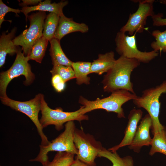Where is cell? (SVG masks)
I'll return each instance as SVG.
<instances>
[{"label": "cell", "mask_w": 166, "mask_h": 166, "mask_svg": "<svg viewBox=\"0 0 166 166\" xmlns=\"http://www.w3.org/2000/svg\"><path fill=\"white\" fill-rule=\"evenodd\" d=\"M140 63L136 59L120 56L104 76L102 81L104 91L111 93L118 90H125L136 94L130 76L132 72L140 65Z\"/></svg>", "instance_id": "cell-1"}, {"label": "cell", "mask_w": 166, "mask_h": 166, "mask_svg": "<svg viewBox=\"0 0 166 166\" xmlns=\"http://www.w3.org/2000/svg\"><path fill=\"white\" fill-rule=\"evenodd\" d=\"M138 96L125 90H119L111 93L107 97L102 99L97 98L94 101H89L81 96L79 103L82 105L80 108L81 113H87L97 109H103L108 112L116 113L118 117H125L122 105L127 102L136 98Z\"/></svg>", "instance_id": "cell-2"}, {"label": "cell", "mask_w": 166, "mask_h": 166, "mask_svg": "<svg viewBox=\"0 0 166 166\" xmlns=\"http://www.w3.org/2000/svg\"><path fill=\"white\" fill-rule=\"evenodd\" d=\"M64 131L58 136L52 140L47 145H40V151L38 156L30 162H38L43 166H45L49 162L48 156L50 151L66 152L77 155L78 151L74 141V132L76 128L73 121L66 123Z\"/></svg>", "instance_id": "cell-3"}, {"label": "cell", "mask_w": 166, "mask_h": 166, "mask_svg": "<svg viewBox=\"0 0 166 166\" xmlns=\"http://www.w3.org/2000/svg\"><path fill=\"white\" fill-rule=\"evenodd\" d=\"M166 93V80L155 87L144 90L141 96L133 100L134 104L139 108L145 109L152 120V132L154 135L165 128L160 122L159 115L160 103L159 99L161 95Z\"/></svg>", "instance_id": "cell-4"}, {"label": "cell", "mask_w": 166, "mask_h": 166, "mask_svg": "<svg viewBox=\"0 0 166 166\" xmlns=\"http://www.w3.org/2000/svg\"><path fill=\"white\" fill-rule=\"evenodd\" d=\"M44 95L39 93L29 101H20L11 99L7 96L0 97L1 101L4 105L8 106L16 111L21 112L26 115L34 123L41 139L42 145L48 144L50 141L43 132L42 126L38 119V113L41 111L42 101Z\"/></svg>", "instance_id": "cell-5"}, {"label": "cell", "mask_w": 166, "mask_h": 166, "mask_svg": "<svg viewBox=\"0 0 166 166\" xmlns=\"http://www.w3.org/2000/svg\"><path fill=\"white\" fill-rule=\"evenodd\" d=\"M41 111L42 116L39 120L43 128L53 125L57 130L60 131L63 128L65 123L74 120L80 122L89 120L88 116L81 113L80 108L72 112H64L61 108L51 109L45 101L44 96L42 99Z\"/></svg>", "instance_id": "cell-6"}, {"label": "cell", "mask_w": 166, "mask_h": 166, "mask_svg": "<svg viewBox=\"0 0 166 166\" xmlns=\"http://www.w3.org/2000/svg\"><path fill=\"white\" fill-rule=\"evenodd\" d=\"M46 16L45 12L43 11H38L28 16L30 22L29 28L13 39L15 45L22 47L25 56L29 55L33 45L43 36L44 20Z\"/></svg>", "instance_id": "cell-7"}, {"label": "cell", "mask_w": 166, "mask_h": 166, "mask_svg": "<svg viewBox=\"0 0 166 166\" xmlns=\"http://www.w3.org/2000/svg\"><path fill=\"white\" fill-rule=\"evenodd\" d=\"M29 60L28 56H25L19 49L16 53L15 60L12 66L7 71L0 73V97L7 96L6 93L7 87L10 82L14 78L23 75L25 77L24 84L26 85H29L33 82L35 76L31 71V66L28 62Z\"/></svg>", "instance_id": "cell-8"}, {"label": "cell", "mask_w": 166, "mask_h": 166, "mask_svg": "<svg viewBox=\"0 0 166 166\" xmlns=\"http://www.w3.org/2000/svg\"><path fill=\"white\" fill-rule=\"evenodd\" d=\"M136 33L128 36L125 33L118 32L115 39L116 51L120 56L136 59L140 62L148 63L158 56L159 52L153 50L143 52L138 49Z\"/></svg>", "instance_id": "cell-9"}, {"label": "cell", "mask_w": 166, "mask_h": 166, "mask_svg": "<svg viewBox=\"0 0 166 166\" xmlns=\"http://www.w3.org/2000/svg\"><path fill=\"white\" fill-rule=\"evenodd\" d=\"M74 141L78 151L76 157L91 166H96L95 160L103 147L93 136L82 129H75Z\"/></svg>", "instance_id": "cell-10"}, {"label": "cell", "mask_w": 166, "mask_h": 166, "mask_svg": "<svg viewBox=\"0 0 166 166\" xmlns=\"http://www.w3.org/2000/svg\"><path fill=\"white\" fill-rule=\"evenodd\" d=\"M139 2L138 7L134 13L129 14L125 24L120 29V31L128 32L130 36L136 32L141 33L144 30L148 17L155 14L153 11L154 0H137Z\"/></svg>", "instance_id": "cell-11"}, {"label": "cell", "mask_w": 166, "mask_h": 166, "mask_svg": "<svg viewBox=\"0 0 166 166\" xmlns=\"http://www.w3.org/2000/svg\"><path fill=\"white\" fill-rule=\"evenodd\" d=\"M152 126V119L147 114L142 119L137 127L132 142L128 146L130 149L136 152H139L142 146L151 145L152 139L150 136V129Z\"/></svg>", "instance_id": "cell-12"}, {"label": "cell", "mask_w": 166, "mask_h": 166, "mask_svg": "<svg viewBox=\"0 0 166 166\" xmlns=\"http://www.w3.org/2000/svg\"><path fill=\"white\" fill-rule=\"evenodd\" d=\"M142 114L143 112L140 109H133L130 111L123 139L119 144L109 148V150L112 152H117L120 148L129 146L131 144L136 134L138 124L141 119Z\"/></svg>", "instance_id": "cell-13"}, {"label": "cell", "mask_w": 166, "mask_h": 166, "mask_svg": "<svg viewBox=\"0 0 166 166\" xmlns=\"http://www.w3.org/2000/svg\"><path fill=\"white\" fill-rule=\"evenodd\" d=\"M89 30L88 26L85 24L77 22L72 18H67L63 14L60 16L54 38L60 41L68 34L76 32L85 33Z\"/></svg>", "instance_id": "cell-14"}, {"label": "cell", "mask_w": 166, "mask_h": 166, "mask_svg": "<svg viewBox=\"0 0 166 166\" xmlns=\"http://www.w3.org/2000/svg\"><path fill=\"white\" fill-rule=\"evenodd\" d=\"M68 3L67 1H62L58 3H51V1L46 0L41 2L38 5L31 6L22 7L21 12L23 13L26 17V21L28 18L29 13L34 11H48L54 13L60 16L63 14V9Z\"/></svg>", "instance_id": "cell-15"}, {"label": "cell", "mask_w": 166, "mask_h": 166, "mask_svg": "<svg viewBox=\"0 0 166 166\" xmlns=\"http://www.w3.org/2000/svg\"><path fill=\"white\" fill-rule=\"evenodd\" d=\"M16 28H13L10 33L6 34L3 33L0 38V67L4 64L7 54L13 55L17 53L19 49L14 44V39Z\"/></svg>", "instance_id": "cell-16"}, {"label": "cell", "mask_w": 166, "mask_h": 166, "mask_svg": "<svg viewBox=\"0 0 166 166\" xmlns=\"http://www.w3.org/2000/svg\"><path fill=\"white\" fill-rule=\"evenodd\" d=\"M116 60L114 53L113 51L99 54L97 59L94 60L91 63V73L101 75L107 72L113 66Z\"/></svg>", "instance_id": "cell-17"}, {"label": "cell", "mask_w": 166, "mask_h": 166, "mask_svg": "<svg viewBox=\"0 0 166 166\" xmlns=\"http://www.w3.org/2000/svg\"><path fill=\"white\" fill-rule=\"evenodd\" d=\"M50 55L53 66L63 65L72 67L73 62L66 56L61 48L60 40L54 38L49 41Z\"/></svg>", "instance_id": "cell-18"}, {"label": "cell", "mask_w": 166, "mask_h": 166, "mask_svg": "<svg viewBox=\"0 0 166 166\" xmlns=\"http://www.w3.org/2000/svg\"><path fill=\"white\" fill-rule=\"evenodd\" d=\"M92 62L87 61L73 62L72 68L74 71L76 83L78 85L90 83V78L88 75L90 73Z\"/></svg>", "instance_id": "cell-19"}, {"label": "cell", "mask_w": 166, "mask_h": 166, "mask_svg": "<svg viewBox=\"0 0 166 166\" xmlns=\"http://www.w3.org/2000/svg\"><path fill=\"white\" fill-rule=\"evenodd\" d=\"M98 157L107 158L112 163V166H134L132 158L129 156L121 157L117 152H112L103 148L99 152Z\"/></svg>", "instance_id": "cell-20"}, {"label": "cell", "mask_w": 166, "mask_h": 166, "mask_svg": "<svg viewBox=\"0 0 166 166\" xmlns=\"http://www.w3.org/2000/svg\"><path fill=\"white\" fill-rule=\"evenodd\" d=\"M60 16L54 13H50L44 21L43 36L49 41L54 38Z\"/></svg>", "instance_id": "cell-21"}, {"label": "cell", "mask_w": 166, "mask_h": 166, "mask_svg": "<svg viewBox=\"0 0 166 166\" xmlns=\"http://www.w3.org/2000/svg\"><path fill=\"white\" fill-rule=\"evenodd\" d=\"M152 138L151 148L149 152L150 156L156 152L166 155V130L165 128L154 134Z\"/></svg>", "instance_id": "cell-22"}, {"label": "cell", "mask_w": 166, "mask_h": 166, "mask_svg": "<svg viewBox=\"0 0 166 166\" xmlns=\"http://www.w3.org/2000/svg\"><path fill=\"white\" fill-rule=\"evenodd\" d=\"M49 41L43 36L38 40L32 46L28 56L29 60H34L41 63L45 55Z\"/></svg>", "instance_id": "cell-23"}, {"label": "cell", "mask_w": 166, "mask_h": 166, "mask_svg": "<svg viewBox=\"0 0 166 166\" xmlns=\"http://www.w3.org/2000/svg\"><path fill=\"white\" fill-rule=\"evenodd\" d=\"M74 155L66 152H57L53 160L45 166H69L74 160Z\"/></svg>", "instance_id": "cell-24"}, {"label": "cell", "mask_w": 166, "mask_h": 166, "mask_svg": "<svg viewBox=\"0 0 166 166\" xmlns=\"http://www.w3.org/2000/svg\"><path fill=\"white\" fill-rule=\"evenodd\" d=\"M152 35L155 38V41L152 42L151 46L153 50L166 52V30L163 32L159 30H153Z\"/></svg>", "instance_id": "cell-25"}, {"label": "cell", "mask_w": 166, "mask_h": 166, "mask_svg": "<svg viewBox=\"0 0 166 166\" xmlns=\"http://www.w3.org/2000/svg\"><path fill=\"white\" fill-rule=\"evenodd\" d=\"M50 72L52 75L59 76L65 82L75 78L74 71L71 66L63 65L53 66Z\"/></svg>", "instance_id": "cell-26"}, {"label": "cell", "mask_w": 166, "mask_h": 166, "mask_svg": "<svg viewBox=\"0 0 166 166\" xmlns=\"http://www.w3.org/2000/svg\"><path fill=\"white\" fill-rule=\"evenodd\" d=\"M9 12H13L18 15V13L21 12V10L18 9L11 8L5 5L2 0H0V27L2 23L4 21H7L4 19L5 15Z\"/></svg>", "instance_id": "cell-27"}, {"label": "cell", "mask_w": 166, "mask_h": 166, "mask_svg": "<svg viewBox=\"0 0 166 166\" xmlns=\"http://www.w3.org/2000/svg\"><path fill=\"white\" fill-rule=\"evenodd\" d=\"M51 83L55 90L58 92H61L63 91L65 87V82L57 75H52Z\"/></svg>", "instance_id": "cell-28"}, {"label": "cell", "mask_w": 166, "mask_h": 166, "mask_svg": "<svg viewBox=\"0 0 166 166\" xmlns=\"http://www.w3.org/2000/svg\"><path fill=\"white\" fill-rule=\"evenodd\" d=\"M162 13L154 14L151 17L152 24L154 26H166V18H163Z\"/></svg>", "instance_id": "cell-29"}, {"label": "cell", "mask_w": 166, "mask_h": 166, "mask_svg": "<svg viewBox=\"0 0 166 166\" xmlns=\"http://www.w3.org/2000/svg\"><path fill=\"white\" fill-rule=\"evenodd\" d=\"M22 2L20 3L19 5L22 7L27 6L29 5H38L42 0H22Z\"/></svg>", "instance_id": "cell-30"}, {"label": "cell", "mask_w": 166, "mask_h": 166, "mask_svg": "<svg viewBox=\"0 0 166 166\" xmlns=\"http://www.w3.org/2000/svg\"><path fill=\"white\" fill-rule=\"evenodd\" d=\"M69 166H91L83 162L76 157L72 163Z\"/></svg>", "instance_id": "cell-31"}, {"label": "cell", "mask_w": 166, "mask_h": 166, "mask_svg": "<svg viewBox=\"0 0 166 166\" xmlns=\"http://www.w3.org/2000/svg\"></svg>", "instance_id": "cell-32"}]
</instances>
